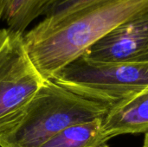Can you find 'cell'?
<instances>
[{
	"instance_id": "3",
	"label": "cell",
	"mask_w": 148,
	"mask_h": 147,
	"mask_svg": "<svg viewBox=\"0 0 148 147\" xmlns=\"http://www.w3.org/2000/svg\"><path fill=\"white\" fill-rule=\"evenodd\" d=\"M52 81L111 109L148 90V63L94 64L81 56L57 72Z\"/></svg>"
},
{
	"instance_id": "8",
	"label": "cell",
	"mask_w": 148,
	"mask_h": 147,
	"mask_svg": "<svg viewBox=\"0 0 148 147\" xmlns=\"http://www.w3.org/2000/svg\"><path fill=\"white\" fill-rule=\"evenodd\" d=\"M57 0H0V22L7 28L24 34L29 25L48 10Z\"/></svg>"
},
{
	"instance_id": "5",
	"label": "cell",
	"mask_w": 148,
	"mask_h": 147,
	"mask_svg": "<svg viewBox=\"0 0 148 147\" xmlns=\"http://www.w3.org/2000/svg\"><path fill=\"white\" fill-rule=\"evenodd\" d=\"M82 57L102 65L148 63V10L116 26Z\"/></svg>"
},
{
	"instance_id": "1",
	"label": "cell",
	"mask_w": 148,
	"mask_h": 147,
	"mask_svg": "<svg viewBox=\"0 0 148 147\" xmlns=\"http://www.w3.org/2000/svg\"><path fill=\"white\" fill-rule=\"evenodd\" d=\"M148 10V0H95L60 16L44 18L23 34L26 50L44 80L81 57L119 24Z\"/></svg>"
},
{
	"instance_id": "6",
	"label": "cell",
	"mask_w": 148,
	"mask_h": 147,
	"mask_svg": "<svg viewBox=\"0 0 148 147\" xmlns=\"http://www.w3.org/2000/svg\"><path fill=\"white\" fill-rule=\"evenodd\" d=\"M102 129L110 139L148 133V90L111 108L103 119Z\"/></svg>"
},
{
	"instance_id": "10",
	"label": "cell",
	"mask_w": 148,
	"mask_h": 147,
	"mask_svg": "<svg viewBox=\"0 0 148 147\" xmlns=\"http://www.w3.org/2000/svg\"><path fill=\"white\" fill-rule=\"evenodd\" d=\"M143 147H148V133H146V136H145V140H144V145Z\"/></svg>"
},
{
	"instance_id": "4",
	"label": "cell",
	"mask_w": 148,
	"mask_h": 147,
	"mask_svg": "<svg viewBox=\"0 0 148 147\" xmlns=\"http://www.w3.org/2000/svg\"><path fill=\"white\" fill-rule=\"evenodd\" d=\"M44 81L29 58L23 34L0 29V125L26 103Z\"/></svg>"
},
{
	"instance_id": "7",
	"label": "cell",
	"mask_w": 148,
	"mask_h": 147,
	"mask_svg": "<svg viewBox=\"0 0 148 147\" xmlns=\"http://www.w3.org/2000/svg\"><path fill=\"white\" fill-rule=\"evenodd\" d=\"M103 119L71 126L40 147H111L103 133Z\"/></svg>"
},
{
	"instance_id": "2",
	"label": "cell",
	"mask_w": 148,
	"mask_h": 147,
	"mask_svg": "<svg viewBox=\"0 0 148 147\" xmlns=\"http://www.w3.org/2000/svg\"><path fill=\"white\" fill-rule=\"evenodd\" d=\"M110 107L45 80L33 96L0 125V147H40L64 129L103 119Z\"/></svg>"
},
{
	"instance_id": "9",
	"label": "cell",
	"mask_w": 148,
	"mask_h": 147,
	"mask_svg": "<svg viewBox=\"0 0 148 147\" xmlns=\"http://www.w3.org/2000/svg\"><path fill=\"white\" fill-rule=\"evenodd\" d=\"M95 0H57L44 16L54 17L68 14Z\"/></svg>"
}]
</instances>
